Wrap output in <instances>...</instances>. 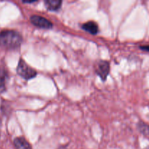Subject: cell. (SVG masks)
Masks as SVG:
<instances>
[{
  "label": "cell",
  "instance_id": "ba28073f",
  "mask_svg": "<svg viewBox=\"0 0 149 149\" xmlns=\"http://www.w3.org/2000/svg\"><path fill=\"white\" fill-rule=\"evenodd\" d=\"M7 73L5 69L0 67V94L6 90V83L7 79Z\"/></svg>",
  "mask_w": 149,
  "mask_h": 149
},
{
  "label": "cell",
  "instance_id": "9c48e42d",
  "mask_svg": "<svg viewBox=\"0 0 149 149\" xmlns=\"http://www.w3.org/2000/svg\"><path fill=\"white\" fill-rule=\"evenodd\" d=\"M138 127L140 132L142 134L146 135H149V125H146V124L144 123V122H141L138 124Z\"/></svg>",
  "mask_w": 149,
  "mask_h": 149
},
{
  "label": "cell",
  "instance_id": "8992f818",
  "mask_svg": "<svg viewBox=\"0 0 149 149\" xmlns=\"http://www.w3.org/2000/svg\"><path fill=\"white\" fill-rule=\"evenodd\" d=\"M83 30L86 31L88 33H91L93 35H95L98 33V26L97 23L94 21H89L84 23L81 26Z\"/></svg>",
  "mask_w": 149,
  "mask_h": 149
},
{
  "label": "cell",
  "instance_id": "7a4b0ae2",
  "mask_svg": "<svg viewBox=\"0 0 149 149\" xmlns=\"http://www.w3.org/2000/svg\"><path fill=\"white\" fill-rule=\"evenodd\" d=\"M16 71L20 77L26 80L31 79L37 75L36 70L31 68L22 58L19 60Z\"/></svg>",
  "mask_w": 149,
  "mask_h": 149
},
{
  "label": "cell",
  "instance_id": "30bf717a",
  "mask_svg": "<svg viewBox=\"0 0 149 149\" xmlns=\"http://www.w3.org/2000/svg\"><path fill=\"white\" fill-rule=\"evenodd\" d=\"M140 49H143L144 51H148L149 52V45H143L140 47Z\"/></svg>",
  "mask_w": 149,
  "mask_h": 149
},
{
  "label": "cell",
  "instance_id": "3957f363",
  "mask_svg": "<svg viewBox=\"0 0 149 149\" xmlns=\"http://www.w3.org/2000/svg\"><path fill=\"white\" fill-rule=\"evenodd\" d=\"M95 71L102 81H105L110 72V63L106 61L100 60L95 64Z\"/></svg>",
  "mask_w": 149,
  "mask_h": 149
},
{
  "label": "cell",
  "instance_id": "277c9868",
  "mask_svg": "<svg viewBox=\"0 0 149 149\" xmlns=\"http://www.w3.org/2000/svg\"><path fill=\"white\" fill-rule=\"evenodd\" d=\"M30 21L36 27L44 29H49L52 28V22L42 16L33 15L30 17Z\"/></svg>",
  "mask_w": 149,
  "mask_h": 149
},
{
  "label": "cell",
  "instance_id": "8fae6325",
  "mask_svg": "<svg viewBox=\"0 0 149 149\" xmlns=\"http://www.w3.org/2000/svg\"><path fill=\"white\" fill-rule=\"evenodd\" d=\"M146 149H149V147H148V148H146Z\"/></svg>",
  "mask_w": 149,
  "mask_h": 149
},
{
  "label": "cell",
  "instance_id": "6da1fadb",
  "mask_svg": "<svg viewBox=\"0 0 149 149\" xmlns=\"http://www.w3.org/2000/svg\"><path fill=\"white\" fill-rule=\"evenodd\" d=\"M23 42L21 34L15 30H4L0 32V46L7 49L20 48Z\"/></svg>",
  "mask_w": 149,
  "mask_h": 149
},
{
  "label": "cell",
  "instance_id": "52a82bcc",
  "mask_svg": "<svg viewBox=\"0 0 149 149\" xmlns=\"http://www.w3.org/2000/svg\"><path fill=\"white\" fill-rule=\"evenodd\" d=\"M45 7L50 11H58L61 7L62 1L61 0H46L45 1Z\"/></svg>",
  "mask_w": 149,
  "mask_h": 149
},
{
  "label": "cell",
  "instance_id": "5b68a950",
  "mask_svg": "<svg viewBox=\"0 0 149 149\" xmlns=\"http://www.w3.org/2000/svg\"><path fill=\"white\" fill-rule=\"evenodd\" d=\"M13 143L15 149H32L30 143L23 137H17L15 138Z\"/></svg>",
  "mask_w": 149,
  "mask_h": 149
}]
</instances>
